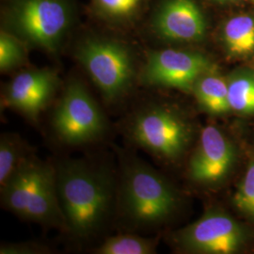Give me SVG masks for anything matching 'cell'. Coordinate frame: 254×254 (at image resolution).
I'll list each match as a JSON object with an SVG mask.
<instances>
[{
  "label": "cell",
  "mask_w": 254,
  "mask_h": 254,
  "mask_svg": "<svg viewBox=\"0 0 254 254\" xmlns=\"http://www.w3.org/2000/svg\"><path fill=\"white\" fill-rule=\"evenodd\" d=\"M55 169L67 234L76 240L95 237L117 209L118 185L113 173L87 159H64Z\"/></svg>",
  "instance_id": "obj_1"
},
{
  "label": "cell",
  "mask_w": 254,
  "mask_h": 254,
  "mask_svg": "<svg viewBox=\"0 0 254 254\" xmlns=\"http://www.w3.org/2000/svg\"><path fill=\"white\" fill-rule=\"evenodd\" d=\"M180 202L178 191L153 167L136 156L123 157L116 212L127 227L162 225L177 213Z\"/></svg>",
  "instance_id": "obj_2"
},
{
  "label": "cell",
  "mask_w": 254,
  "mask_h": 254,
  "mask_svg": "<svg viewBox=\"0 0 254 254\" xmlns=\"http://www.w3.org/2000/svg\"><path fill=\"white\" fill-rule=\"evenodd\" d=\"M0 187L4 208L22 219L67 233L55 165L29 154Z\"/></svg>",
  "instance_id": "obj_3"
},
{
  "label": "cell",
  "mask_w": 254,
  "mask_h": 254,
  "mask_svg": "<svg viewBox=\"0 0 254 254\" xmlns=\"http://www.w3.org/2000/svg\"><path fill=\"white\" fill-rule=\"evenodd\" d=\"M126 130L133 144L166 162L179 160L194 136L189 118L167 104L141 106L128 119Z\"/></svg>",
  "instance_id": "obj_4"
},
{
  "label": "cell",
  "mask_w": 254,
  "mask_h": 254,
  "mask_svg": "<svg viewBox=\"0 0 254 254\" xmlns=\"http://www.w3.org/2000/svg\"><path fill=\"white\" fill-rule=\"evenodd\" d=\"M71 19L68 0H14L7 14L10 33L47 52L58 51Z\"/></svg>",
  "instance_id": "obj_5"
},
{
  "label": "cell",
  "mask_w": 254,
  "mask_h": 254,
  "mask_svg": "<svg viewBox=\"0 0 254 254\" xmlns=\"http://www.w3.org/2000/svg\"><path fill=\"white\" fill-rule=\"evenodd\" d=\"M75 57L106 101L117 102L130 90L135 64L131 51L124 44L108 39H87L77 47Z\"/></svg>",
  "instance_id": "obj_6"
},
{
  "label": "cell",
  "mask_w": 254,
  "mask_h": 254,
  "mask_svg": "<svg viewBox=\"0 0 254 254\" xmlns=\"http://www.w3.org/2000/svg\"><path fill=\"white\" fill-rule=\"evenodd\" d=\"M55 136L68 146L91 144L105 135L108 122L98 103L81 82L66 86L52 116Z\"/></svg>",
  "instance_id": "obj_7"
},
{
  "label": "cell",
  "mask_w": 254,
  "mask_h": 254,
  "mask_svg": "<svg viewBox=\"0 0 254 254\" xmlns=\"http://www.w3.org/2000/svg\"><path fill=\"white\" fill-rule=\"evenodd\" d=\"M246 240L244 227L218 209H209L197 221L174 235L176 245L190 254H235Z\"/></svg>",
  "instance_id": "obj_8"
},
{
  "label": "cell",
  "mask_w": 254,
  "mask_h": 254,
  "mask_svg": "<svg viewBox=\"0 0 254 254\" xmlns=\"http://www.w3.org/2000/svg\"><path fill=\"white\" fill-rule=\"evenodd\" d=\"M213 70L207 57L198 52L164 49L150 53L146 62L142 81L154 87L193 91L195 83Z\"/></svg>",
  "instance_id": "obj_9"
},
{
  "label": "cell",
  "mask_w": 254,
  "mask_h": 254,
  "mask_svg": "<svg viewBox=\"0 0 254 254\" xmlns=\"http://www.w3.org/2000/svg\"><path fill=\"white\" fill-rule=\"evenodd\" d=\"M235 160V148L227 136L218 127L207 126L191 155L189 177L200 186H216L227 177Z\"/></svg>",
  "instance_id": "obj_10"
},
{
  "label": "cell",
  "mask_w": 254,
  "mask_h": 254,
  "mask_svg": "<svg viewBox=\"0 0 254 254\" xmlns=\"http://www.w3.org/2000/svg\"><path fill=\"white\" fill-rule=\"evenodd\" d=\"M59 86L57 73L48 69L29 70L18 73L7 86L2 108L14 109L37 123L41 113L53 100Z\"/></svg>",
  "instance_id": "obj_11"
},
{
  "label": "cell",
  "mask_w": 254,
  "mask_h": 254,
  "mask_svg": "<svg viewBox=\"0 0 254 254\" xmlns=\"http://www.w3.org/2000/svg\"><path fill=\"white\" fill-rule=\"evenodd\" d=\"M155 32L165 40L191 43L203 39L206 22L193 0H167L157 10Z\"/></svg>",
  "instance_id": "obj_12"
},
{
  "label": "cell",
  "mask_w": 254,
  "mask_h": 254,
  "mask_svg": "<svg viewBox=\"0 0 254 254\" xmlns=\"http://www.w3.org/2000/svg\"><path fill=\"white\" fill-rule=\"evenodd\" d=\"M192 92L195 94L200 109L210 115H224L231 110L227 81L212 71L200 76Z\"/></svg>",
  "instance_id": "obj_13"
},
{
  "label": "cell",
  "mask_w": 254,
  "mask_h": 254,
  "mask_svg": "<svg viewBox=\"0 0 254 254\" xmlns=\"http://www.w3.org/2000/svg\"><path fill=\"white\" fill-rule=\"evenodd\" d=\"M223 41L228 54L244 58L254 52V18L243 14L228 21L223 29Z\"/></svg>",
  "instance_id": "obj_14"
},
{
  "label": "cell",
  "mask_w": 254,
  "mask_h": 254,
  "mask_svg": "<svg viewBox=\"0 0 254 254\" xmlns=\"http://www.w3.org/2000/svg\"><path fill=\"white\" fill-rule=\"evenodd\" d=\"M228 84L230 109L240 115H254V73L239 71Z\"/></svg>",
  "instance_id": "obj_15"
},
{
  "label": "cell",
  "mask_w": 254,
  "mask_h": 254,
  "mask_svg": "<svg viewBox=\"0 0 254 254\" xmlns=\"http://www.w3.org/2000/svg\"><path fill=\"white\" fill-rule=\"evenodd\" d=\"M157 240L136 235H118L108 237L98 248L97 254H153Z\"/></svg>",
  "instance_id": "obj_16"
},
{
  "label": "cell",
  "mask_w": 254,
  "mask_h": 254,
  "mask_svg": "<svg viewBox=\"0 0 254 254\" xmlns=\"http://www.w3.org/2000/svg\"><path fill=\"white\" fill-rule=\"evenodd\" d=\"M29 153L25 141L16 134L5 133L0 138V186L4 185Z\"/></svg>",
  "instance_id": "obj_17"
},
{
  "label": "cell",
  "mask_w": 254,
  "mask_h": 254,
  "mask_svg": "<svg viewBox=\"0 0 254 254\" xmlns=\"http://www.w3.org/2000/svg\"><path fill=\"white\" fill-rule=\"evenodd\" d=\"M27 60L25 43L10 32L0 33V70L6 73L21 66Z\"/></svg>",
  "instance_id": "obj_18"
},
{
  "label": "cell",
  "mask_w": 254,
  "mask_h": 254,
  "mask_svg": "<svg viewBox=\"0 0 254 254\" xmlns=\"http://www.w3.org/2000/svg\"><path fill=\"white\" fill-rule=\"evenodd\" d=\"M234 204L244 216L254 221V159L249 163L234 195Z\"/></svg>",
  "instance_id": "obj_19"
},
{
  "label": "cell",
  "mask_w": 254,
  "mask_h": 254,
  "mask_svg": "<svg viewBox=\"0 0 254 254\" xmlns=\"http://www.w3.org/2000/svg\"><path fill=\"white\" fill-rule=\"evenodd\" d=\"M145 0H92L95 8L103 15L112 19L132 16Z\"/></svg>",
  "instance_id": "obj_20"
},
{
  "label": "cell",
  "mask_w": 254,
  "mask_h": 254,
  "mask_svg": "<svg viewBox=\"0 0 254 254\" xmlns=\"http://www.w3.org/2000/svg\"><path fill=\"white\" fill-rule=\"evenodd\" d=\"M51 253L48 246L38 242L4 243L0 247L1 254H45Z\"/></svg>",
  "instance_id": "obj_21"
},
{
  "label": "cell",
  "mask_w": 254,
  "mask_h": 254,
  "mask_svg": "<svg viewBox=\"0 0 254 254\" xmlns=\"http://www.w3.org/2000/svg\"><path fill=\"white\" fill-rule=\"evenodd\" d=\"M217 1H219L221 3H232V2H237L239 0H217Z\"/></svg>",
  "instance_id": "obj_22"
},
{
  "label": "cell",
  "mask_w": 254,
  "mask_h": 254,
  "mask_svg": "<svg viewBox=\"0 0 254 254\" xmlns=\"http://www.w3.org/2000/svg\"></svg>",
  "instance_id": "obj_23"
}]
</instances>
